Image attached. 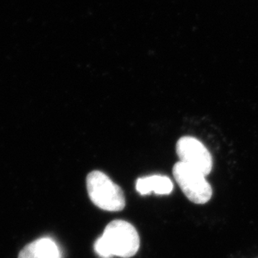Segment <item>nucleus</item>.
Returning a JSON list of instances; mask_svg holds the SVG:
<instances>
[{
  "label": "nucleus",
  "instance_id": "obj_1",
  "mask_svg": "<svg viewBox=\"0 0 258 258\" xmlns=\"http://www.w3.org/2000/svg\"><path fill=\"white\" fill-rule=\"evenodd\" d=\"M88 194L96 207L108 212H119L125 207L124 192L105 173L91 171L86 179Z\"/></svg>",
  "mask_w": 258,
  "mask_h": 258
},
{
  "label": "nucleus",
  "instance_id": "obj_2",
  "mask_svg": "<svg viewBox=\"0 0 258 258\" xmlns=\"http://www.w3.org/2000/svg\"><path fill=\"white\" fill-rule=\"evenodd\" d=\"M100 238L111 256L132 257L140 248V236L137 229L123 220L110 222Z\"/></svg>",
  "mask_w": 258,
  "mask_h": 258
},
{
  "label": "nucleus",
  "instance_id": "obj_3",
  "mask_svg": "<svg viewBox=\"0 0 258 258\" xmlns=\"http://www.w3.org/2000/svg\"><path fill=\"white\" fill-rule=\"evenodd\" d=\"M172 172L175 181L190 202L202 205L211 200L212 186L200 171L179 161L173 166Z\"/></svg>",
  "mask_w": 258,
  "mask_h": 258
},
{
  "label": "nucleus",
  "instance_id": "obj_4",
  "mask_svg": "<svg viewBox=\"0 0 258 258\" xmlns=\"http://www.w3.org/2000/svg\"><path fill=\"white\" fill-rule=\"evenodd\" d=\"M175 149L180 162L200 171L206 176L212 171V155L199 140L192 137H181L178 140Z\"/></svg>",
  "mask_w": 258,
  "mask_h": 258
},
{
  "label": "nucleus",
  "instance_id": "obj_5",
  "mask_svg": "<svg viewBox=\"0 0 258 258\" xmlns=\"http://www.w3.org/2000/svg\"><path fill=\"white\" fill-rule=\"evenodd\" d=\"M58 246L52 239H38L20 251L18 258H60Z\"/></svg>",
  "mask_w": 258,
  "mask_h": 258
},
{
  "label": "nucleus",
  "instance_id": "obj_6",
  "mask_svg": "<svg viewBox=\"0 0 258 258\" xmlns=\"http://www.w3.org/2000/svg\"><path fill=\"white\" fill-rule=\"evenodd\" d=\"M136 188L142 196L154 192L156 195H170L174 189L172 181L166 175H154L139 178Z\"/></svg>",
  "mask_w": 258,
  "mask_h": 258
}]
</instances>
